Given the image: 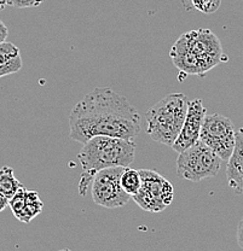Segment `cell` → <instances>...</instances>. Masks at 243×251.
Listing matches in <instances>:
<instances>
[{"label":"cell","instance_id":"cell-1","mask_svg":"<svg viewBox=\"0 0 243 251\" xmlns=\"http://www.w3.org/2000/svg\"><path fill=\"white\" fill-rule=\"evenodd\" d=\"M69 137L85 144L97 135L135 140L140 133V115L126 97L111 88H95L72 109Z\"/></svg>","mask_w":243,"mask_h":251},{"label":"cell","instance_id":"cell-2","mask_svg":"<svg viewBox=\"0 0 243 251\" xmlns=\"http://www.w3.org/2000/svg\"><path fill=\"white\" fill-rule=\"evenodd\" d=\"M169 57L182 75L203 76L221 62H226L219 39L210 29L189 30L180 35Z\"/></svg>","mask_w":243,"mask_h":251},{"label":"cell","instance_id":"cell-3","mask_svg":"<svg viewBox=\"0 0 243 251\" xmlns=\"http://www.w3.org/2000/svg\"><path fill=\"white\" fill-rule=\"evenodd\" d=\"M135 140L97 135L83 144L79 158L82 172L79 181V195L85 196L99 171L111 167H130L135 162Z\"/></svg>","mask_w":243,"mask_h":251},{"label":"cell","instance_id":"cell-4","mask_svg":"<svg viewBox=\"0 0 243 251\" xmlns=\"http://www.w3.org/2000/svg\"><path fill=\"white\" fill-rule=\"evenodd\" d=\"M187 96L171 93L146 111V133L156 143L172 146L178 138L188 110Z\"/></svg>","mask_w":243,"mask_h":251},{"label":"cell","instance_id":"cell-5","mask_svg":"<svg viewBox=\"0 0 243 251\" xmlns=\"http://www.w3.org/2000/svg\"><path fill=\"white\" fill-rule=\"evenodd\" d=\"M220 157L198 140L179 153L177 158V174L179 177L191 182H200L216 176L220 169Z\"/></svg>","mask_w":243,"mask_h":251},{"label":"cell","instance_id":"cell-6","mask_svg":"<svg viewBox=\"0 0 243 251\" xmlns=\"http://www.w3.org/2000/svg\"><path fill=\"white\" fill-rule=\"evenodd\" d=\"M142 185L132 196V200L139 208L149 213H160L173 202L174 188L171 182L160 173L151 169L139 171Z\"/></svg>","mask_w":243,"mask_h":251},{"label":"cell","instance_id":"cell-7","mask_svg":"<svg viewBox=\"0 0 243 251\" xmlns=\"http://www.w3.org/2000/svg\"><path fill=\"white\" fill-rule=\"evenodd\" d=\"M236 130L229 117L220 114L206 115L200 132V140L221 161H227L236 144Z\"/></svg>","mask_w":243,"mask_h":251},{"label":"cell","instance_id":"cell-8","mask_svg":"<svg viewBox=\"0 0 243 251\" xmlns=\"http://www.w3.org/2000/svg\"><path fill=\"white\" fill-rule=\"evenodd\" d=\"M126 167H111L99 171L92 180V200L97 205L114 209L129 203L127 195L120 184V176Z\"/></svg>","mask_w":243,"mask_h":251},{"label":"cell","instance_id":"cell-9","mask_svg":"<svg viewBox=\"0 0 243 251\" xmlns=\"http://www.w3.org/2000/svg\"><path fill=\"white\" fill-rule=\"evenodd\" d=\"M207 115V110L203 106L201 99L196 98L188 103L187 116H185L184 124L182 129L173 145L171 146L176 152L180 153L182 151L187 150L190 146L200 140V132L202 127L203 120Z\"/></svg>","mask_w":243,"mask_h":251},{"label":"cell","instance_id":"cell-10","mask_svg":"<svg viewBox=\"0 0 243 251\" xmlns=\"http://www.w3.org/2000/svg\"><path fill=\"white\" fill-rule=\"evenodd\" d=\"M9 206L11 208L15 218L21 222L29 224L43 211L44 203L36 191L27 190L22 186L9 200Z\"/></svg>","mask_w":243,"mask_h":251},{"label":"cell","instance_id":"cell-11","mask_svg":"<svg viewBox=\"0 0 243 251\" xmlns=\"http://www.w3.org/2000/svg\"><path fill=\"white\" fill-rule=\"evenodd\" d=\"M226 179L229 187L236 195H243V139L236 133V144L227 159Z\"/></svg>","mask_w":243,"mask_h":251},{"label":"cell","instance_id":"cell-12","mask_svg":"<svg viewBox=\"0 0 243 251\" xmlns=\"http://www.w3.org/2000/svg\"><path fill=\"white\" fill-rule=\"evenodd\" d=\"M22 57L20 49L12 43L0 44V77L16 74L22 69Z\"/></svg>","mask_w":243,"mask_h":251},{"label":"cell","instance_id":"cell-13","mask_svg":"<svg viewBox=\"0 0 243 251\" xmlns=\"http://www.w3.org/2000/svg\"><path fill=\"white\" fill-rule=\"evenodd\" d=\"M22 186L23 185L15 176V172L11 167L5 166L0 168V193L10 200Z\"/></svg>","mask_w":243,"mask_h":251},{"label":"cell","instance_id":"cell-14","mask_svg":"<svg viewBox=\"0 0 243 251\" xmlns=\"http://www.w3.org/2000/svg\"><path fill=\"white\" fill-rule=\"evenodd\" d=\"M120 184L127 195H130L131 197L135 196L142 185V177H140L139 171L126 167L122 172L121 176H120Z\"/></svg>","mask_w":243,"mask_h":251},{"label":"cell","instance_id":"cell-15","mask_svg":"<svg viewBox=\"0 0 243 251\" xmlns=\"http://www.w3.org/2000/svg\"><path fill=\"white\" fill-rule=\"evenodd\" d=\"M187 11L202 12L210 15L214 14L220 7L221 0H182Z\"/></svg>","mask_w":243,"mask_h":251},{"label":"cell","instance_id":"cell-16","mask_svg":"<svg viewBox=\"0 0 243 251\" xmlns=\"http://www.w3.org/2000/svg\"><path fill=\"white\" fill-rule=\"evenodd\" d=\"M44 0H9L7 5L17 7V9H28V7H36L43 2Z\"/></svg>","mask_w":243,"mask_h":251},{"label":"cell","instance_id":"cell-17","mask_svg":"<svg viewBox=\"0 0 243 251\" xmlns=\"http://www.w3.org/2000/svg\"><path fill=\"white\" fill-rule=\"evenodd\" d=\"M7 35H9V29H7V27L5 25V23L0 20V44L6 41Z\"/></svg>","mask_w":243,"mask_h":251},{"label":"cell","instance_id":"cell-18","mask_svg":"<svg viewBox=\"0 0 243 251\" xmlns=\"http://www.w3.org/2000/svg\"><path fill=\"white\" fill-rule=\"evenodd\" d=\"M237 244L243 250V218L240 221L239 227H237Z\"/></svg>","mask_w":243,"mask_h":251},{"label":"cell","instance_id":"cell-19","mask_svg":"<svg viewBox=\"0 0 243 251\" xmlns=\"http://www.w3.org/2000/svg\"><path fill=\"white\" fill-rule=\"evenodd\" d=\"M7 205H9V198L5 197L2 193H0V213H1Z\"/></svg>","mask_w":243,"mask_h":251},{"label":"cell","instance_id":"cell-20","mask_svg":"<svg viewBox=\"0 0 243 251\" xmlns=\"http://www.w3.org/2000/svg\"><path fill=\"white\" fill-rule=\"evenodd\" d=\"M7 1H9V0H0V11H2V10L6 7Z\"/></svg>","mask_w":243,"mask_h":251},{"label":"cell","instance_id":"cell-21","mask_svg":"<svg viewBox=\"0 0 243 251\" xmlns=\"http://www.w3.org/2000/svg\"><path fill=\"white\" fill-rule=\"evenodd\" d=\"M237 133H239V134L241 135V137H242V139H243V127H242V128H240V129H239V132H237Z\"/></svg>","mask_w":243,"mask_h":251},{"label":"cell","instance_id":"cell-22","mask_svg":"<svg viewBox=\"0 0 243 251\" xmlns=\"http://www.w3.org/2000/svg\"><path fill=\"white\" fill-rule=\"evenodd\" d=\"M58 251H72V250H69V249H62V250H58Z\"/></svg>","mask_w":243,"mask_h":251}]
</instances>
